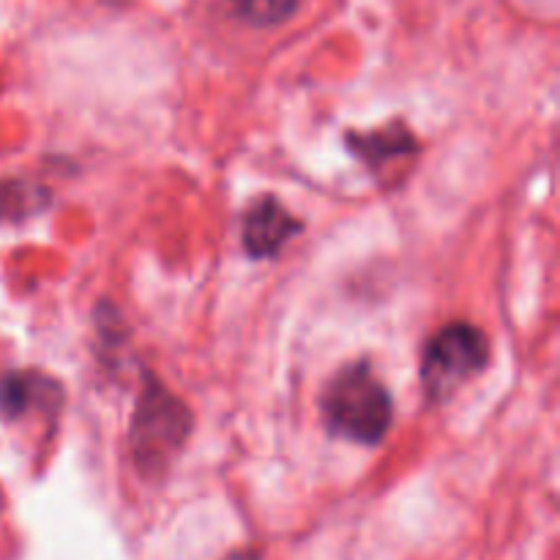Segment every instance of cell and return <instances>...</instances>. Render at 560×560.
Wrapping results in <instances>:
<instances>
[{
    "mask_svg": "<svg viewBox=\"0 0 560 560\" xmlns=\"http://www.w3.org/2000/svg\"><path fill=\"white\" fill-rule=\"evenodd\" d=\"M60 388L44 375H33V372H11V375L0 377V413L5 419H20L27 410L36 405H52Z\"/></svg>",
    "mask_w": 560,
    "mask_h": 560,
    "instance_id": "obj_5",
    "label": "cell"
},
{
    "mask_svg": "<svg viewBox=\"0 0 560 560\" xmlns=\"http://www.w3.org/2000/svg\"><path fill=\"white\" fill-rule=\"evenodd\" d=\"M490 361V342L485 331L470 323H452L430 339L421 361V383L432 399L457 392L465 381L485 370Z\"/></svg>",
    "mask_w": 560,
    "mask_h": 560,
    "instance_id": "obj_2",
    "label": "cell"
},
{
    "mask_svg": "<svg viewBox=\"0 0 560 560\" xmlns=\"http://www.w3.org/2000/svg\"><path fill=\"white\" fill-rule=\"evenodd\" d=\"M47 202V191L25 180H5L0 184V219H22L36 213Z\"/></svg>",
    "mask_w": 560,
    "mask_h": 560,
    "instance_id": "obj_6",
    "label": "cell"
},
{
    "mask_svg": "<svg viewBox=\"0 0 560 560\" xmlns=\"http://www.w3.org/2000/svg\"><path fill=\"white\" fill-rule=\"evenodd\" d=\"M328 427L348 441L375 446L392 427V397L386 386L372 375L370 366L355 364L339 372L323 399Z\"/></svg>",
    "mask_w": 560,
    "mask_h": 560,
    "instance_id": "obj_1",
    "label": "cell"
},
{
    "mask_svg": "<svg viewBox=\"0 0 560 560\" xmlns=\"http://www.w3.org/2000/svg\"><path fill=\"white\" fill-rule=\"evenodd\" d=\"M189 432V413L184 405L164 392L162 386L151 383L142 392L137 405L135 430H131V446H135L137 463L145 470L164 468L170 457L180 448Z\"/></svg>",
    "mask_w": 560,
    "mask_h": 560,
    "instance_id": "obj_3",
    "label": "cell"
},
{
    "mask_svg": "<svg viewBox=\"0 0 560 560\" xmlns=\"http://www.w3.org/2000/svg\"><path fill=\"white\" fill-rule=\"evenodd\" d=\"M299 9V0H235V14L257 27H271L290 20Z\"/></svg>",
    "mask_w": 560,
    "mask_h": 560,
    "instance_id": "obj_7",
    "label": "cell"
},
{
    "mask_svg": "<svg viewBox=\"0 0 560 560\" xmlns=\"http://www.w3.org/2000/svg\"><path fill=\"white\" fill-rule=\"evenodd\" d=\"M301 224L273 197H262L246 211L244 246L252 257H271L293 238Z\"/></svg>",
    "mask_w": 560,
    "mask_h": 560,
    "instance_id": "obj_4",
    "label": "cell"
},
{
    "mask_svg": "<svg viewBox=\"0 0 560 560\" xmlns=\"http://www.w3.org/2000/svg\"><path fill=\"white\" fill-rule=\"evenodd\" d=\"M350 142L355 145V153L364 156L366 162L375 164V159H386V156H399V153H408L413 148V140L405 129H388V131H377L372 137H361V140Z\"/></svg>",
    "mask_w": 560,
    "mask_h": 560,
    "instance_id": "obj_8",
    "label": "cell"
}]
</instances>
